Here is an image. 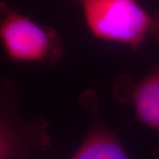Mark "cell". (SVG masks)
Masks as SVG:
<instances>
[{
	"label": "cell",
	"instance_id": "6da1fadb",
	"mask_svg": "<svg viewBox=\"0 0 159 159\" xmlns=\"http://www.w3.org/2000/svg\"><path fill=\"white\" fill-rule=\"evenodd\" d=\"M0 44L6 57L14 63L53 66L65 51L57 31L36 22L4 1H0Z\"/></svg>",
	"mask_w": 159,
	"mask_h": 159
},
{
	"label": "cell",
	"instance_id": "7a4b0ae2",
	"mask_svg": "<svg viewBox=\"0 0 159 159\" xmlns=\"http://www.w3.org/2000/svg\"><path fill=\"white\" fill-rule=\"evenodd\" d=\"M86 25L96 38L137 51L153 28V15L138 0H78Z\"/></svg>",
	"mask_w": 159,
	"mask_h": 159
},
{
	"label": "cell",
	"instance_id": "3957f363",
	"mask_svg": "<svg viewBox=\"0 0 159 159\" xmlns=\"http://www.w3.org/2000/svg\"><path fill=\"white\" fill-rule=\"evenodd\" d=\"M20 97L12 80H0V159H31L34 152L51 146L49 122L22 117L18 107Z\"/></svg>",
	"mask_w": 159,
	"mask_h": 159
},
{
	"label": "cell",
	"instance_id": "277c9868",
	"mask_svg": "<svg viewBox=\"0 0 159 159\" xmlns=\"http://www.w3.org/2000/svg\"><path fill=\"white\" fill-rule=\"evenodd\" d=\"M79 102L89 114L90 124L83 141L70 159H134L117 133L105 122L97 92L86 89L80 95Z\"/></svg>",
	"mask_w": 159,
	"mask_h": 159
},
{
	"label": "cell",
	"instance_id": "5b68a950",
	"mask_svg": "<svg viewBox=\"0 0 159 159\" xmlns=\"http://www.w3.org/2000/svg\"><path fill=\"white\" fill-rule=\"evenodd\" d=\"M111 91L118 102L130 106L138 122L159 134V65L140 80L128 74L119 75L114 80ZM154 154L159 159V148Z\"/></svg>",
	"mask_w": 159,
	"mask_h": 159
},
{
	"label": "cell",
	"instance_id": "8992f818",
	"mask_svg": "<svg viewBox=\"0 0 159 159\" xmlns=\"http://www.w3.org/2000/svg\"><path fill=\"white\" fill-rule=\"evenodd\" d=\"M153 28L151 31V35L153 36L157 43L159 46V11H156L153 14Z\"/></svg>",
	"mask_w": 159,
	"mask_h": 159
},
{
	"label": "cell",
	"instance_id": "52a82bcc",
	"mask_svg": "<svg viewBox=\"0 0 159 159\" xmlns=\"http://www.w3.org/2000/svg\"><path fill=\"white\" fill-rule=\"evenodd\" d=\"M74 1H75L76 3H78V0H74Z\"/></svg>",
	"mask_w": 159,
	"mask_h": 159
}]
</instances>
